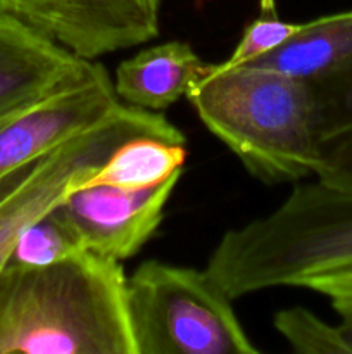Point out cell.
I'll return each instance as SVG.
<instances>
[{
	"mask_svg": "<svg viewBox=\"0 0 352 354\" xmlns=\"http://www.w3.org/2000/svg\"><path fill=\"white\" fill-rule=\"evenodd\" d=\"M209 64L185 41H166L137 52L116 68L114 90L128 106L162 113L188 95Z\"/></svg>",
	"mask_w": 352,
	"mask_h": 354,
	"instance_id": "30bf717a",
	"label": "cell"
},
{
	"mask_svg": "<svg viewBox=\"0 0 352 354\" xmlns=\"http://www.w3.org/2000/svg\"><path fill=\"white\" fill-rule=\"evenodd\" d=\"M138 2H140L144 7H147L150 12L159 14V10H161L162 0H138Z\"/></svg>",
	"mask_w": 352,
	"mask_h": 354,
	"instance_id": "d6986e66",
	"label": "cell"
},
{
	"mask_svg": "<svg viewBox=\"0 0 352 354\" xmlns=\"http://www.w3.org/2000/svg\"><path fill=\"white\" fill-rule=\"evenodd\" d=\"M186 99L252 176L266 183L316 178L320 149L309 82L264 66L216 62Z\"/></svg>",
	"mask_w": 352,
	"mask_h": 354,
	"instance_id": "7a4b0ae2",
	"label": "cell"
},
{
	"mask_svg": "<svg viewBox=\"0 0 352 354\" xmlns=\"http://www.w3.org/2000/svg\"><path fill=\"white\" fill-rule=\"evenodd\" d=\"M99 64L0 14V118L83 82Z\"/></svg>",
	"mask_w": 352,
	"mask_h": 354,
	"instance_id": "9c48e42d",
	"label": "cell"
},
{
	"mask_svg": "<svg viewBox=\"0 0 352 354\" xmlns=\"http://www.w3.org/2000/svg\"><path fill=\"white\" fill-rule=\"evenodd\" d=\"M309 83L320 149L316 178L352 189V61Z\"/></svg>",
	"mask_w": 352,
	"mask_h": 354,
	"instance_id": "7c38bea8",
	"label": "cell"
},
{
	"mask_svg": "<svg viewBox=\"0 0 352 354\" xmlns=\"http://www.w3.org/2000/svg\"><path fill=\"white\" fill-rule=\"evenodd\" d=\"M340 322L337 324L338 332H340L342 342H344L347 354H352V311H345V313H338Z\"/></svg>",
	"mask_w": 352,
	"mask_h": 354,
	"instance_id": "ac0fdd59",
	"label": "cell"
},
{
	"mask_svg": "<svg viewBox=\"0 0 352 354\" xmlns=\"http://www.w3.org/2000/svg\"><path fill=\"white\" fill-rule=\"evenodd\" d=\"M121 106L113 78L99 64L83 82L0 118V180L92 130Z\"/></svg>",
	"mask_w": 352,
	"mask_h": 354,
	"instance_id": "52a82bcc",
	"label": "cell"
},
{
	"mask_svg": "<svg viewBox=\"0 0 352 354\" xmlns=\"http://www.w3.org/2000/svg\"><path fill=\"white\" fill-rule=\"evenodd\" d=\"M352 266V189L316 178L293 187L273 213L228 230L206 272L231 297Z\"/></svg>",
	"mask_w": 352,
	"mask_h": 354,
	"instance_id": "3957f363",
	"label": "cell"
},
{
	"mask_svg": "<svg viewBox=\"0 0 352 354\" xmlns=\"http://www.w3.org/2000/svg\"><path fill=\"white\" fill-rule=\"evenodd\" d=\"M85 251L78 232L55 206L21 234L10 261L45 266L64 261Z\"/></svg>",
	"mask_w": 352,
	"mask_h": 354,
	"instance_id": "5bb4252c",
	"label": "cell"
},
{
	"mask_svg": "<svg viewBox=\"0 0 352 354\" xmlns=\"http://www.w3.org/2000/svg\"><path fill=\"white\" fill-rule=\"evenodd\" d=\"M140 135L185 142V135L162 113L123 106L92 130L0 180V272L9 265L21 234L33 221L79 189L110 152Z\"/></svg>",
	"mask_w": 352,
	"mask_h": 354,
	"instance_id": "5b68a950",
	"label": "cell"
},
{
	"mask_svg": "<svg viewBox=\"0 0 352 354\" xmlns=\"http://www.w3.org/2000/svg\"><path fill=\"white\" fill-rule=\"evenodd\" d=\"M300 23L283 21L278 14L276 0H259V12L251 23L245 26L242 38L230 57L217 62L221 68L248 64L269 52L282 47L297 30Z\"/></svg>",
	"mask_w": 352,
	"mask_h": 354,
	"instance_id": "9a60e30c",
	"label": "cell"
},
{
	"mask_svg": "<svg viewBox=\"0 0 352 354\" xmlns=\"http://www.w3.org/2000/svg\"><path fill=\"white\" fill-rule=\"evenodd\" d=\"M121 261L85 251L0 272V354H137Z\"/></svg>",
	"mask_w": 352,
	"mask_h": 354,
	"instance_id": "6da1fadb",
	"label": "cell"
},
{
	"mask_svg": "<svg viewBox=\"0 0 352 354\" xmlns=\"http://www.w3.org/2000/svg\"><path fill=\"white\" fill-rule=\"evenodd\" d=\"M302 289L326 296L337 313L352 311V266L313 277L304 283Z\"/></svg>",
	"mask_w": 352,
	"mask_h": 354,
	"instance_id": "e0dca14e",
	"label": "cell"
},
{
	"mask_svg": "<svg viewBox=\"0 0 352 354\" xmlns=\"http://www.w3.org/2000/svg\"><path fill=\"white\" fill-rule=\"evenodd\" d=\"M352 61V9L300 23L276 50L248 62L302 82H314Z\"/></svg>",
	"mask_w": 352,
	"mask_h": 354,
	"instance_id": "8fae6325",
	"label": "cell"
},
{
	"mask_svg": "<svg viewBox=\"0 0 352 354\" xmlns=\"http://www.w3.org/2000/svg\"><path fill=\"white\" fill-rule=\"evenodd\" d=\"M0 14L85 61L147 44L159 33V14L138 0H0Z\"/></svg>",
	"mask_w": 352,
	"mask_h": 354,
	"instance_id": "8992f818",
	"label": "cell"
},
{
	"mask_svg": "<svg viewBox=\"0 0 352 354\" xmlns=\"http://www.w3.org/2000/svg\"><path fill=\"white\" fill-rule=\"evenodd\" d=\"M182 171L148 189L81 185L57 204L86 251L114 261L137 254L157 232Z\"/></svg>",
	"mask_w": 352,
	"mask_h": 354,
	"instance_id": "ba28073f",
	"label": "cell"
},
{
	"mask_svg": "<svg viewBox=\"0 0 352 354\" xmlns=\"http://www.w3.org/2000/svg\"><path fill=\"white\" fill-rule=\"evenodd\" d=\"M280 335L300 354H347L337 325H330L307 308L282 310L273 320Z\"/></svg>",
	"mask_w": 352,
	"mask_h": 354,
	"instance_id": "2e32d148",
	"label": "cell"
},
{
	"mask_svg": "<svg viewBox=\"0 0 352 354\" xmlns=\"http://www.w3.org/2000/svg\"><path fill=\"white\" fill-rule=\"evenodd\" d=\"M231 301L206 270L141 263L126 279L137 354H257Z\"/></svg>",
	"mask_w": 352,
	"mask_h": 354,
	"instance_id": "277c9868",
	"label": "cell"
},
{
	"mask_svg": "<svg viewBox=\"0 0 352 354\" xmlns=\"http://www.w3.org/2000/svg\"><path fill=\"white\" fill-rule=\"evenodd\" d=\"M185 144L140 135L114 149L83 185H110L140 190L155 187L183 169Z\"/></svg>",
	"mask_w": 352,
	"mask_h": 354,
	"instance_id": "4fadbf2b",
	"label": "cell"
}]
</instances>
